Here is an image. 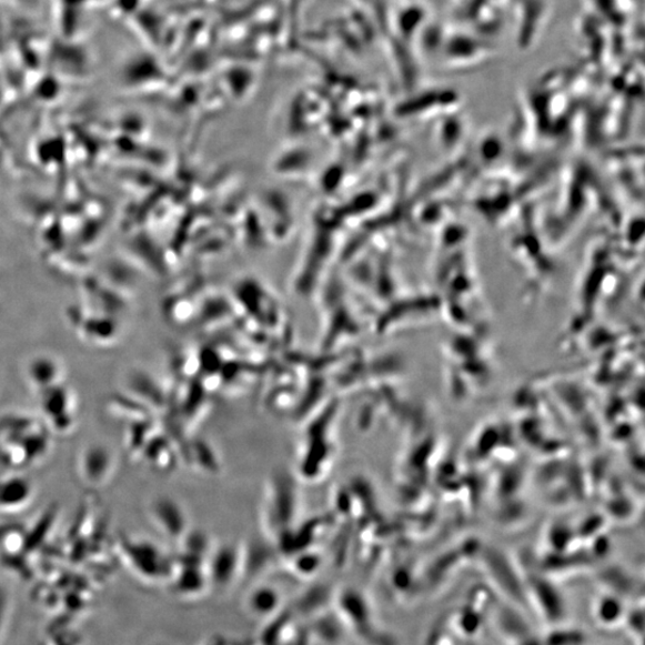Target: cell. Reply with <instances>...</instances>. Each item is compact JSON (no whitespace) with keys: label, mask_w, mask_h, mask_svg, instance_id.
<instances>
[{"label":"cell","mask_w":645,"mask_h":645,"mask_svg":"<svg viewBox=\"0 0 645 645\" xmlns=\"http://www.w3.org/2000/svg\"><path fill=\"white\" fill-rule=\"evenodd\" d=\"M44 424L24 417H11L0 423V457L11 466L36 464L44 457L47 437Z\"/></svg>","instance_id":"6da1fadb"},{"label":"cell","mask_w":645,"mask_h":645,"mask_svg":"<svg viewBox=\"0 0 645 645\" xmlns=\"http://www.w3.org/2000/svg\"><path fill=\"white\" fill-rule=\"evenodd\" d=\"M44 426L59 435L73 432L78 422V399L67 383L39 393Z\"/></svg>","instance_id":"7a4b0ae2"},{"label":"cell","mask_w":645,"mask_h":645,"mask_svg":"<svg viewBox=\"0 0 645 645\" xmlns=\"http://www.w3.org/2000/svg\"><path fill=\"white\" fill-rule=\"evenodd\" d=\"M78 477L92 490H100L117 474L118 461L112 449L102 444H89L77 455Z\"/></svg>","instance_id":"3957f363"},{"label":"cell","mask_w":645,"mask_h":645,"mask_svg":"<svg viewBox=\"0 0 645 645\" xmlns=\"http://www.w3.org/2000/svg\"><path fill=\"white\" fill-rule=\"evenodd\" d=\"M26 381L37 395L39 393L64 384L67 370L61 361L49 354L31 357L26 366Z\"/></svg>","instance_id":"277c9868"},{"label":"cell","mask_w":645,"mask_h":645,"mask_svg":"<svg viewBox=\"0 0 645 645\" xmlns=\"http://www.w3.org/2000/svg\"><path fill=\"white\" fill-rule=\"evenodd\" d=\"M37 496L36 486L26 477L0 480V512L18 514L31 506Z\"/></svg>","instance_id":"5b68a950"},{"label":"cell","mask_w":645,"mask_h":645,"mask_svg":"<svg viewBox=\"0 0 645 645\" xmlns=\"http://www.w3.org/2000/svg\"><path fill=\"white\" fill-rule=\"evenodd\" d=\"M151 516L154 525L167 537L178 538L182 536L185 525L184 516L174 501L169 498L157 500L151 507Z\"/></svg>","instance_id":"8992f818"}]
</instances>
